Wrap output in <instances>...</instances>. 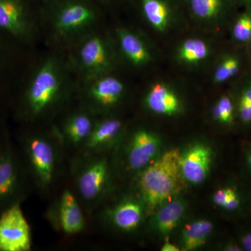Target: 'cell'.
<instances>
[{
    "mask_svg": "<svg viewBox=\"0 0 251 251\" xmlns=\"http://www.w3.org/2000/svg\"><path fill=\"white\" fill-rule=\"evenodd\" d=\"M77 82L65 52L50 50L31 69L21 94L20 112L31 123L49 120L67 106Z\"/></svg>",
    "mask_w": 251,
    "mask_h": 251,
    "instance_id": "cell-1",
    "label": "cell"
},
{
    "mask_svg": "<svg viewBox=\"0 0 251 251\" xmlns=\"http://www.w3.org/2000/svg\"><path fill=\"white\" fill-rule=\"evenodd\" d=\"M105 11L94 0H50L40 6L41 35L50 50L67 53L103 25Z\"/></svg>",
    "mask_w": 251,
    "mask_h": 251,
    "instance_id": "cell-2",
    "label": "cell"
},
{
    "mask_svg": "<svg viewBox=\"0 0 251 251\" xmlns=\"http://www.w3.org/2000/svg\"><path fill=\"white\" fill-rule=\"evenodd\" d=\"M181 158L179 149H172L138 173V198L148 214H153L184 187Z\"/></svg>",
    "mask_w": 251,
    "mask_h": 251,
    "instance_id": "cell-3",
    "label": "cell"
},
{
    "mask_svg": "<svg viewBox=\"0 0 251 251\" xmlns=\"http://www.w3.org/2000/svg\"><path fill=\"white\" fill-rule=\"evenodd\" d=\"M66 54L77 85L116 72L120 63L111 32L103 25L84 36Z\"/></svg>",
    "mask_w": 251,
    "mask_h": 251,
    "instance_id": "cell-4",
    "label": "cell"
},
{
    "mask_svg": "<svg viewBox=\"0 0 251 251\" xmlns=\"http://www.w3.org/2000/svg\"><path fill=\"white\" fill-rule=\"evenodd\" d=\"M62 143L54 134L36 132L25 140L28 166L34 183L40 191L47 192L55 184L62 168Z\"/></svg>",
    "mask_w": 251,
    "mask_h": 251,
    "instance_id": "cell-5",
    "label": "cell"
},
{
    "mask_svg": "<svg viewBox=\"0 0 251 251\" xmlns=\"http://www.w3.org/2000/svg\"><path fill=\"white\" fill-rule=\"evenodd\" d=\"M0 35L20 45L41 36L40 5L32 0H0Z\"/></svg>",
    "mask_w": 251,
    "mask_h": 251,
    "instance_id": "cell-6",
    "label": "cell"
},
{
    "mask_svg": "<svg viewBox=\"0 0 251 251\" xmlns=\"http://www.w3.org/2000/svg\"><path fill=\"white\" fill-rule=\"evenodd\" d=\"M125 81L115 72L104 74L77 85L80 105L96 116L113 115L126 95Z\"/></svg>",
    "mask_w": 251,
    "mask_h": 251,
    "instance_id": "cell-7",
    "label": "cell"
},
{
    "mask_svg": "<svg viewBox=\"0 0 251 251\" xmlns=\"http://www.w3.org/2000/svg\"><path fill=\"white\" fill-rule=\"evenodd\" d=\"M74 173V188L79 201L95 208L108 193L110 169L103 153L82 156Z\"/></svg>",
    "mask_w": 251,
    "mask_h": 251,
    "instance_id": "cell-8",
    "label": "cell"
},
{
    "mask_svg": "<svg viewBox=\"0 0 251 251\" xmlns=\"http://www.w3.org/2000/svg\"><path fill=\"white\" fill-rule=\"evenodd\" d=\"M120 62L132 69L140 70L153 62L154 54L150 41L136 28L118 25L112 30Z\"/></svg>",
    "mask_w": 251,
    "mask_h": 251,
    "instance_id": "cell-9",
    "label": "cell"
},
{
    "mask_svg": "<svg viewBox=\"0 0 251 251\" xmlns=\"http://www.w3.org/2000/svg\"><path fill=\"white\" fill-rule=\"evenodd\" d=\"M46 216L56 230L66 235L82 233L87 226L80 201L75 192L67 188L50 204Z\"/></svg>",
    "mask_w": 251,
    "mask_h": 251,
    "instance_id": "cell-10",
    "label": "cell"
},
{
    "mask_svg": "<svg viewBox=\"0 0 251 251\" xmlns=\"http://www.w3.org/2000/svg\"><path fill=\"white\" fill-rule=\"evenodd\" d=\"M131 6L144 23L158 33L168 32L184 11L182 0H130Z\"/></svg>",
    "mask_w": 251,
    "mask_h": 251,
    "instance_id": "cell-11",
    "label": "cell"
},
{
    "mask_svg": "<svg viewBox=\"0 0 251 251\" xmlns=\"http://www.w3.org/2000/svg\"><path fill=\"white\" fill-rule=\"evenodd\" d=\"M31 248L30 227L19 204H13L0 216V251H28Z\"/></svg>",
    "mask_w": 251,
    "mask_h": 251,
    "instance_id": "cell-12",
    "label": "cell"
},
{
    "mask_svg": "<svg viewBox=\"0 0 251 251\" xmlns=\"http://www.w3.org/2000/svg\"><path fill=\"white\" fill-rule=\"evenodd\" d=\"M185 12L196 22L220 27L230 23L240 9L238 0H182Z\"/></svg>",
    "mask_w": 251,
    "mask_h": 251,
    "instance_id": "cell-13",
    "label": "cell"
},
{
    "mask_svg": "<svg viewBox=\"0 0 251 251\" xmlns=\"http://www.w3.org/2000/svg\"><path fill=\"white\" fill-rule=\"evenodd\" d=\"M97 117L80 105L63 117L52 130L62 145L80 150L90 137Z\"/></svg>",
    "mask_w": 251,
    "mask_h": 251,
    "instance_id": "cell-14",
    "label": "cell"
},
{
    "mask_svg": "<svg viewBox=\"0 0 251 251\" xmlns=\"http://www.w3.org/2000/svg\"><path fill=\"white\" fill-rule=\"evenodd\" d=\"M160 142L154 133L143 128L132 132L125 148V164L127 171L139 173L151 163L159 149Z\"/></svg>",
    "mask_w": 251,
    "mask_h": 251,
    "instance_id": "cell-15",
    "label": "cell"
},
{
    "mask_svg": "<svg viewBox=\"0 0 251 251\" xmlns=\"http://www.w3.org/2000/svg\"><path fill=\"white\" fill-rule=\"evenodd\" d=\"M125 124L114 115L97 117L88 139L80 149L82 156L103 153L121 139Z\"/></svg>",
    "mask_w": 251,
    "mask_h": 251,
    "instance_id": "cell-16",
    "label": "cell"
},
{
    "mask_svg": "<svg viewBox=\"0 0 251 251\" xmlns=\"http://www.w3.org/2000/svg\"><path fill=\"white\" fill-rule=\"evenodd\" d=\"M143 103L149 111L161 116H175L183 110L181 96L173 85L163 81L153 82L148 87Z\"/></svg>",
    "mask_w": 251,
    "mask_h": 251,
    "instance_id": "cell-17",
    "label": "cell"
},
{
    "mask_svg": "<svg viewBox=\"0 0 251 251\" xmlns=\"http://www.w3.org/2000/svg\"><path fill=\"white\" fill-rule=\"evenodd\" d=\"M146 212L140 198L126 197L103 211L104 221L117 230L131 232L139 227Z\"/></svg>",
    "mask_w": 251,
    "mask_h": 251,
    "instance_id": "cell-18",
    "label": "cell"
},
{
    "mask_svg": "<svg viewBox=\"0 0 251 251\" xmlns=\"http://www.w3.org/2000/svg\"><path fill=\"white\" fill-rule=\"evenodd\" d=\"M22 184V172L17 160L11 150H6L0 154V206L7 208L17 204L15 198Z\"/></svg>",
    "mask_w": 251,
    "mask_h": 251,
    "instance_id": "cell-19",
    "label": "cell"
},
{
    "mask_svg": "<svg viewBox=\"0 0 251 251\" xmlns=\"http://www.w3.org/2000/svg\"><path fill=\"white\" fill-rule=\"evenodd\" d=\"M212 160L210 148L204 144L192 145L181 154V169L185 181L200 184L207 177Z\"/></svg>",
    "mask_w": 251,
    "mask_h": 251,
    "instance_id": "cell-20",
    "label": "cell"
},
{
    "mask_svg": "<svg viewBox=\"0 0 251 251\" xmlns=\"http://www.w3.org/2000/svg\"><path fill=\"white\" fill-rule=\"evenodd\" d=\"M242 47L225 51L219 56L213 72L212 80L215 85H221L239 78L245 74L247 52L240 50Z\"/></svg>",
    "mask_w": 251,
    "mask_h": 251,
    "instance_id": "cell-21",
    "label": "cell"
},
{
    "mask_svg": "<svg viewBox=\"0 0 251 251\" xmlns=\"http://www.w3.org/2000/svg\"><path fill=\"white\" fill-rule=\"evenodd\" d=\"M186 211L182 200L173 198L162 204L153 214L151 226L161 234H168L176 228Z\"/></svg>",
    "mask_w": 251,
    "mask_h": 251,
    "instance_id": "cell-22",
    "label": "cell"
},
{
    "mask_svg": "<svg viewBox=\"0 0 251 251\" xmlns=\"http://www.w3.org/2000/svg\"><path fill=\"white\" fill-rule=\"evenodd\" d=\"M211 46L202 38L191 37L181 41L175 51V57L180 64L188 67L201 65L209 58Z\"/></svg>",
    "mask_w": 251,
    "mask_h": 251,
    "instance_id": "cell-23",
    "label": "cell"
},
{
    "mask_svg": "<svg viewBox=\"0 0 251 251\" xmlns=\"http://www.w3.org/2000/svg\"><path fill=\"white\" fill-rule=\"evenodd\" d=\"M214 226L207 220H198L186 225L181 234L184 251H194L202 247L212 232Z\"/></svg>",
    "mask_w": 251,
    "mask_h": 251,
    "instance_id": "cell-24",
    "label": "cell"
},
{
    "mask_svg": "<svg viewBox=\"0 0 251 251\" xmlns=\"http://www.w3.org/2000/svg\"><path fill=\"white\" fill-rule=\"evenodd\" d=\"M229 35L234 46L245 48L251 41V9L240 8L229 23Z\"/></svg>",
    "mask_w": 251,
    "mask_h": 251,
    "instance_id": "cell-25",
    "label": "cell"
},
{
    "mask_svg": "<svg viewBox=\"0 0 251 251\" xmlns=\"http://www.w3.org/2000/svg\"><path fill=\"white\" fill-rule=\"evenodd\" d=\"M240 83L234 96L237 117L242 125H251V70L240 77Z\"/></svg>",
    "mask_w": 251,
    "mask_h": 251,
    "instance_id": "cell-26",
    "label": "cell"
},
{
    "mask_svg": "<svg viewBox=\"0 0 251 251\" xmlns=\"http://www.w3.org/2000/svg\"><path fill=\"white\" fill-rule=\"evenodd\" d=\"M212 115L214 120L221 125L226 126L233 125L237 119L234 96L230 94L221 96L214 104Z\"/></svg>",
    "mask_w": 251,
    "mask_h": 251,
    "instance_id": "cell-27",
    "label": "cell"
},
{
    "mask_svg": "<svg viewBox=\"0 0 251 251\" xmlns=\"http://www.w3.org/2000/svg\"><path fill=\"white\" fill-rule=\"evenodd\" d=\"M214 204L224 210L234 212L242 208V196L235 186H227L219 188L213 196Z\"/></svg>",
    "mask_w": 251,
    "mask_h": 251,
    "instance_id": "cell-28",
    "label": "cell"
},
{
    "mask_svg": "<svg viewBox=\"0 0 251 251\" xmlns=\"http://www.w3.org/2000/svg\"><path fill=\"white\" fill-rule=\"evenodd\" d=\"M9 39L0 35V80L4 74V69L8 60V53L6 51V44L9 42Z\"/></svg>",
    "mask_w": 251,
    "mask_h": 251,
    "instance_id": "cell-29",
    "label": "cell"
},
{
    "mask_svg": "<svg viewBox=\"0 0 251 251\" xmlns=\"http://www.w3.org/2000/svg\"><path fill=\"white\" fill-rule=\"evenodd\" d=\"M94 1L105 11L121 5H127L130 0H94Z\"/></svg>",
    "mask_w": 251,
    "mask_h": 251,
    "instance_id": "cell-30",
    "label": "cell"
},
{
    "mask_svg": "<svg viewBox=\"0 0 251 251\" xmlns=\"http://www.w3.org/2000/svg\"><path fill=\"white\" fill-rule=\"evenodd\" d=\"M240 246L243 250L251 251V232H245L241 236Z\"/></svg>",
    "mask_w": 251,
    "mask_h": 251,
    "instance_id": "cell-31",
    "label": "cell"
},
{
    "mask_svg": "<svg viewBox=\"0 0 251 251\" xmlns=\"http://www.w3.org/2000/svg\"><path fill=\"white\" fill-rule=\"evenodd\" d=\"M162 251H180L179 248L175 246V244H172L170 242L169 239L167 238L166 242L163 244V247H161Z\"/></svg>",
    "mask_w": 251,
    "mask_h": 251,
    "instance_id": "cell-32",
    "label": "cell"
},
{
    "mask_svg": "<svg viewBox=\"0 0 251 251\" xmlns=\"http://www.w3.org/2000/svg\"><path fill=\"white\" fill-rule=\"evenodd\" d=\"M224 250L227 251H243L242 247L238 245L236 243L228 242L224 247Z\"/></svg>",
    "mask_w": 251,
    "mask_h": 251,
    "instance_id": "cell-33",
    "label": "cell"
},
{
    "mask_svg": "<svg viewBox=\"0 0 251 251\" xmlns=\"http://www.w3.org/2000/svg\"><path fill=\"white\" fill-rule=\"evenodd\" d=\"M241 8H247L251 9V0H238Z\"/></svg>",
    "mask_w": 251,
    "mask_h": 251,
    "instance_id": "cell-34",
    "label": "cell"
},
{
    "mask_svg": "<svg viewBox=\"0 0 251 251\" xmlns=\"http://www.w3.org/2000/svg\"><path fill=\"white\" fill-rule=\"evenodd\" d=\"M244 49H245L246 52H247L248 58L251 62V41L245 46Z\"/></svg>",
    "mask_w": 251,
    "mask_h": 251,
    "instance_id": "cell-35",
    "label": "cell"
},
{
    "mask_svg": "<svg viewBox=\"0 0 251 251\" xmlns=\"http://www.w3.org/2000/svg\"><path fill=\"white\" fill-rule=\"evenodd\" d=\"M247 163L248 167L251 172V150L247 153Z\"/></svg>",
    "mask_w": 251,
    "mask_h": 251,
    "instance_id": "cell-36",
    "label": "cell"
},
{
    "mask_svg": "<svg viewBox=\"0 0 251 251\" xmlns=\"http://www.w3.org/2000/svg\"><path fill=\"white\" fill-rule=\"evenodd\" d=\"M34 2L37 3L38 4L42 5L45 4V3L47 2V1H50V0H32Z\"/></svg>",
    "mask_w": 251,
    "mask_h": 251,
    "instance_id": "cell-37",
    "label": "cell"
}]
</instances>
